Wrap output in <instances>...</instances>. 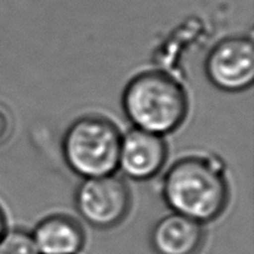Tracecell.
I'll list each match as a JSON object with an SVG mask.
<instances>
[{"label": "cell", "instance_id": "obj_1", "mask_svg": "<svg viewBox=\"0 0 254 254\" xmlns=\"http://www.w3.org/2000/svg\"><path fill=\"white\" fill-rule=\"evenodd\" d=\"M161 195L173 212L203 225L217 220L226 210L230 186L216 159L192 155L179 159L169 168Z\"/></svg>", "mask_w": 254, "mask_h": 254}, {"label": "cell", "instance_id": "obj_2", "mask_svg": "<svg viewBox=\"0 0 254 254\" xmlns=\"http://www.w3.org/2000/svg\"><path fill=\"white\" fill-rule=\"evenodd\" d=\"M122 108L133 128L164 136L184 123L189 99L178 79L151 69L140 72L127 83Z\"/></svg>", "mask_w": 254, "mask_h": 254}, {"label": "cell", "instance_id": "obj_3", "mask_svg": "<svg viewBox=\"0 0 254 254\" xmlns=\"http://www.w3.org/2000/svg\"><path fill=\"white\" fill-rule=\"evenodd\" d=\"M122 135L117 124L108 118L83 116L64 131L62 158L69 170L82 179L113 175L118 170Z\"/></svg>", "mask_w": 254, "mask_h": 254}, {"label": "cell", "instance_id": "obj_4", "mask_svg": "<svg viewBox=\"0 0 254 254\" xmlns=\"http://www.w3.org/2000/svg\"><path fill=\"white\" fill-rule=\"evenodd\" d=\"M130 205L128 185L114 175L83 179L74 192L77 212L98 230L119 225L128 215Z\"/></svg>", "mask_w": 254, "mask_h": 254}, {"label": "cell", "instance_id": "obj_5", "mask_svg": "<svg viewBox=\"0 0 254 254\" xmlns=\"http://www.w3.org/2000/svg\"><path fill=\"white\" fill-rule=\"evenodd\" d=\"M208 81L221 91H246L254 81V46L251 37L240 35L218 41L205 60Z\"/></svg>", "mask_w": 254, "mask_h": 254}, {"label": "cell", "instance_id": "obj_6", "mask_svg": "<svg viewBox=\"0 0 254 254\" xmlns=\"http://www.w3.org/2000/svg\"><path fill=\"white\" fill-rule=\"evenodd\" d=\"M166 156L163 136L133 128L122 135L118 169L131 180H150L164 168Z\"/></svg>", "mask_w": 254, "mask_h": 254}, {"label": "cell", "instance_id": "obj_7", "mask_svg": "<svg viewBox=\"0 0 254 254\" xmlns=\"http://www.w3.org/2000/svg\"><path fill=\"white\" fill-rule=\"evenodd\" d=\"M205 238L201 223L171 212L154 225L151 247L156 254H196Z\"/></svg>", "mask_w": 254, "mask_h": 254}, {"label": "cell", "instance_id": "obj_8", "mask_svg": "<svg viewBox=\"0 0 254 254\" xmlns=\"http://www.w3.org/2000/svg\"><path fill=\"white\" fill-rule=\"evenodd\" d=\"M31 237L39 254H78L86 241L79 223L64 215L45 217L35 226Z\"/></svg>", "mask_w": 254, "mask_h": 254}, {"label": "cell", "instance_id": "obj_9", "mask_svg": "<svg viewBox=\"0 0 254 254\" xmlns=\"http://www.w3.org/2000/svg\"><path fill=\"white\" fill-rule=\"evenodd\" d=\"M0 254H39L31 233L22 230L6 231L0 240Z\"/></svg>", "mask_w": 254, "mask_h": 254}, {"label": "cell", "instance_id": "obj_10", "mask_svg": "<svg viewBox=\"0 0 254 254\" xmlns=\"http://www.w3.org/2000/svg\"><path fill=\"white\" fill-rule=\"evenodd\" d=\"M12 131V117L9 109L0 104V144L7 140Z\"/></svg>", "mask_w": 254, "mask_h": 254}, {"label": "cell", "instance_id": "obj_11", "mask_svg": "<svg viewBox=\"0 0 254 254\" xmlns=\"http://www.w3.org/2000/svg\"><path fill=\"white\" fill-rule=\"evenodd\" d=\"M6 231V217H5V213L2 211V208L0 207V240H1V237L5 235Z\"/></svg>", "mask_w": 254, "mask_h": 254}]
</instances>
